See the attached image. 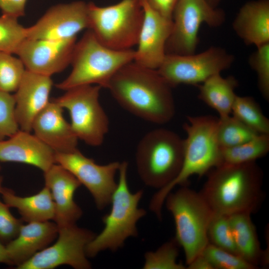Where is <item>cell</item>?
Wrapping results in <instances>:
<instances>
[{
    "label": "cell",
    "instance_id": "obj_1",
    "mask_svg": "<svg viewBox=\"0 0 269 269\" xmlns=\"http://www.w3.org/2000/svg\"><path fill=\"white\" fill-rule=\"evenodd\" d=\"M106 88L120 106L145 121L163 125L175 115L172 87L157 70L133 61L118 71Z\"/></svg>",
    "mask_w": 269,
    "mask_h": 269
},
{
    "label": "cell",
    "instance_id": "obj_17",
    "mask_svg": "<svg viewBox=\"0 0 269 269\" xmlns=\"http://www.w3.org/2000/svg\"><path fill=\"white\" fill-rule=\"evenodd\" d=\"M52 84L50 76L25 70L14 95L15 117L20 130L31 132L35 118L50 102Z\"/></svg>",
    "mask_w": 269,
    "mask_h": 269
},
{
    "label": "cell",
    "instance_id": "obj_41",
    "mask_svg": "<svg viewBox=\"0 0 269 269\" xmlns=\"http://www.w3.org/2000/svg\"><path fill=\"white\" fill-rule=\"evenodd\" d=\"M213 7H217L221 0H206Z\"/></svg>",
    "mask_w": 269,
    "mask_h": 269
},
{
    "label": "cell",
    "instance_id": "obj_39",
    "mask_svg": "<svg viewBox=\"0 0 269 269\" xmlns=\"http://www.w3.org/2000/svg\"><path fill=\"white\" fill-rule=\"evenodd\" d=\"M188 269H214L213 266L202 254L196 257L187 265Z\"/></svg>",
    "mask_w": 269,
    "mask_h": 269
},
{
    "label": "cell",
    "instance_id": "obj_23",
    "mask_svg": "<svg viewBox=\"0 0 269 269\" xmlns=\"http://www.w3.org/2000/svg\"><path fill=\"white\" fill-rule=\"evenodd\" d=\"M251 214L242 213L229 216L238 255L259 268L269 264L267 251L263 250Z\"/></svg>",
    "mask_w": 269,
    "mask_h": 269
},
{
    "label": "cell",
    "instance_id": "obj_27",
    "mask_svg": "<svg viewBox=\"0 0 269 269\" xmlns=\"http://www.w3.org/2000/svg\"><path fill=\"white\" fill-rule=\"evenodd\" d=\"M231 114L257 133L269 134V120L253 97L237 95Z\"/></svg>",
    "mask_w": 269,
    "mask_h": 269
},
{
    "label": "cell",
    "instance_id": "obj_12",
    "mask_svg": "<svg viewBox=\"0 0 269 269\" xmlns=\"http://www.w3.org/2000/svg\"><path fill=\"white\" fill-rule=\"evenodd\" d=\"M95 235L74 224L58 229V239L52 246L39 251L17 269H52L67 265L76 269L91 268L85 248Z\"/></svg>",
    "mask_w": 269,
    "mask_h": 269
},
{
    "label": "cell",
    "instance_id": "obj_24",
    "mask_svg": "<svg viewBox=\"0 0 269 269\" xmlns=\"http://www.w3.org/2000/svg\"><path fill=\"white\" fill-rule=\"evenodd\" d=\"M0 193L4 203L9 207L16 208L27 223L54 220L55 205L50 189L46 186L38 193L30 196L20 197L12 190L2 187Z\"/></svg>",
    "mask_w": 269,
    "mask_h": 269
},
{
    "label": "cell",
    "instance_id": "obj_28",
    "mask_svg": "<svg viewBox=\"0 0 269 269\" xmlns=\"http://www.w3.org/2000/svg\"><path fill=\"white\" fill-rule=\"evenodd\" d=\"M259 134L231 115L218 118L217 139L220 148L242 144Z\"/></svg>",
    "mask_w": 269,
    "mask_h": 269
},
{
    "label": "cell",
    "instance_id": "obj_11",
    "mask_svg": "<svg viewBox=\"0 0 269 269\" xmlns=\"http://www.w3.org/2000/svg\"><path fill=\"white\" fill-rule=\"evenodd\" d=\"M234 60L223 48L213 46L198 54H166L157 70L172 88L180 84L198 86L229 68Z\"/></svg>",
    "mask_w": 269,
    "mask_h": 269
},
{
    "label": "cell",
    "instance_id": "obj_34",
    "mask_svg": "<svg viewBox=\"0 0 269 269\" xmlns=\"http://www.w3.org/2000/svg\"><path fill=\"white\" fill-rule=\"evenodd\" d=\"M248 62L255 71L259 89L263 97L269 100V43L257 47L250 56Z\"/></svg>",
    "mask_w": 269,
    "mask_h": 269
},
{
    "label": "cell",
    "instance_id": "obj_15",
    "mask_svg": "<svg viewBox=\"0 0 269 269\" xmlns=\"http://www.w3.org/2000/svg\"><path fill=\"white\" fill-rule=\"evenodd\" d=\"M76 37L61 40L26 39L16 54L26 70L51 76L71 63Z\"/></svg>",
    "mask_w": 269,
    "mask_h": 269
},
{
    "label": "cell",
    "instance_id": "obj_10",
    "mask_svg": "<svg viewBox=\"0 0 269 269\" xmlns=\"http://www.w3.org/2000/svg\"><path fill=\"white\" fill-rule=\"evenodd\" d=\"M225 19L223 10L212 6L206 0H179L172 15L173 28L166 44V54L194 53L201 25L219 27Z\"/></svg>",
    "mask_w": 269,
    "mask_h": 269
},
{
    "label": "cell",
    "instance_id": "obj_21",
    "mask_svg": "<svg viewBox=\"0 0 269 269\" xmlns=\"http://www.w3.org/2000/svg\"><path fill=\"white\" fill-rule=\"evenodd\" d=\"M58 234L55 223L49 221L22 224L17 236L5 246L10 265L17 267L46 248Z\"/></svg>",
    "mask_w": 269,
    "mask_h": 269
},
{
    "label": "cell",
    "instance_id": "obj_26",
    "mask_svg": "<svg viewBox=\"0 0 269 269\" xmlns=\"http://www.w3.org/2000/svg\"><path fill=\"white\" fill-rule=\"evenodd\" d=\"M220 148L221 163L240 164L255 162L269 151V134H259L242 144Z\"/></svg>",
    "mask_w": 269,
    "mask_h": 269
},
{
    "label": "cell",
    "instance_id": "obj_30",
    "mask_svg": "<svg viewBox=\"0 0 269 269\" xmlns=\"http://www.w3.org/2000/svg\"><path fill=\"white\" fill-rule=\"evenodd\" d=\"M179 245L174 238L168 241L154 252H147L144 255L143 269H185L186 267L178 263Z\"/></svg>",
    "mask_w": 269,
    "mask_h": 269
},
{
    "label": "cell",
    "instance_id": "obj_32",
    "mask_svg": "<svg viewBox=\"0 0 269 269\" xmlns=\"http://www.w3.org/2000/svg\"><path fill=\"white\" fill-rule=\"evenodd\" d=\"M25 70L19 58L0 52V91L9 93L15 92Z\"/></svg>",
    "mask_w": 269,
    "mask_h": 269
},
{
    "label": "cell",
    "instance_id": "obj_2",
    "mask_svg": "<svg viewBox=\"0 0 269 269\" xmlns=\"http://www.w3.org/2000/svg\"><path fill=\"white\" fill-rule=\"evenodd\" d=\"M207 174L200 192L214 212L230 216L259 210L264 199V175L256 161L222 164Z\"/></svg>",
    "mask_w": 269,
    "mask_h": 269
},
{
    "label": "cell",
    "instance_id": "obj_9",
    "mask_svg": "<svg viewBox=\"0 0 269 269\" xmlns=\"http://www.w3.org/2000/svg\"><path fill=\"white\" fill-rule=\"evenodd\" d=\"M101 88L95 85L77 86L53 99L68 111L78 139L93 146L103 143L109 129L108 117L99 100Z\"/></svg>",
    "mask_w": 269,
    "mask_h": 269
},
{
    "label": "cell",
    "instance_id": "obj_14",
    "mask_svg": "<svg viewBox=\"0 0 269 269\" xmlns=\"http://www.w3.org/2000/svg\"><path fill=\"white\" fill-rule=\"evenodd\" d=\"M89 28L88 3L75 1L50 7L33 25L26 27L31 39L61 40L76 37Z\"/></svg>",
    "mask_w": 269,
    "mask_h": 269
},
{
    "label": "cell",
    "instance_id": "obj_29",
    "mask_svg": "<svg viewBox=\"0 0 269 269\" xmlns=\"http://www.w3.org/2000/svg\"><path fill=\"white\" fill-rule=\"evenodd\" d=\"M17 19L5 14L0 16V52L16 54L27 39L26 28L19 23Z\"/></svg>",
    "mask_w": 269,
    "mask_h": 269
},
{
    "label": "cell",
    "instance_id": "obj_31",
    "mask_svg": "<svg viewBox=\"0 0 269 269\" xmlns=\"http://www.w3.org/2000/svg\"><path fill=\"white\" fill-rule=\"evenodd\" d=\"M207 235L209 243L238 255L229 216L214 212L208 226Z\"/></svg>",
    "mask_w": 269,
    "mask_h": 269
},
{
    "label": "cell",
    "instance_id": "obj_6",
    "mask_svg": "<svg viewBox=\"0 0 269 269\" xmlns=\"http://www.w3.org/2000/svg\"><path fill=\"white\" fill-rule=\"evenodd\" d=\"M184 156V139L164 128L151 130L139 140L136 148L137 171L142 182L160 189L179 174Z\"/></svg>",
    "mask_w": 269,
    "mask_h": 269
},
{
    "label": "cell",
    "instance_id": "obj_5",
    "mask_svg": "<svg viewBox=\"0 0 269 269\" xmlns=\"http://www.w3.org/2000/svg\"><path fill=\"white\" fill-rule=\"evenodd\" d=\"M128 167L127 162L121 163L119 182L111 199V210L102 217L105 225L103 230L86 246L87 257H94L106 250L116 251L123 247L127 239L138 235L136 223L146 214L144 209L138 208L143 191H130L127 179Z\"/></svg>",
    "mask_w": 269,
    "mask_h": 269
},
{
    "label": "cell",
    "instance_id": "obj_38",
    "mask_svg": "<svg viewBox=\"0 0 269 269\" xmlns=\"http://www.w3.org/2000/svg\"><path fill=\"white\" fill-rule=\"evenodd\" d=\"M147 4L161 15L172 19V15L179 0H144Z\"/></svg>",
    "mask_w": 269,
    "mask_h": 269
},
{
    "label": "cell",
    "instance_id": "obj_22",
    "mask_svg": "<svg viewBox=\"0 0 269 269\" xmlns=\"http://www.w3.org/2000/svg\"><path fill=\"white\" fill-rule=\"evenodd\" d=\"M233 28L246 45L258 47L269 43V0L244 4L233 22Z\"/></svg>",
    "mask_w": 269,
    "mask_h": 269
},
{
    "label": "cell",
    "instance_id": "obj_37",
    "mask_svg": "<svg viewBox=\"0 0 269 269\" xmlns=\"http://www.w3.org/2000/svg\"><path fill=\"white\" fill-rule=\"evenodd\" d=\"M27 0H0V9L2 14L17 18L25 14Z\"/></svg>",
    "mask_w": 269,
    "mask_h": 269
},
{
    "label": "cell",
    "instance_id": "obj_19",
    "mask_svg": "<svg viewBox=\"0 0 269 269\" xmlns=\"http://www.w3.org/2000/svg\"><path fill=\"white\" fill-rule=\"evenodd\" d=\"M63 108L53 99L36 117L32 131L55 153H67L76 149L78 139L64 118Z\"/></svg>",
    "mask_w": 269,
    "mask_h": 269
},
{
    "label": "cell",
    "instance_id": "obj_20",
    "mask_svg": "<svg viewBox=\"0 0 269 269\" xmlns=\"http://www.w3.org/2000/svg\"><path fill=\"white\" fill-rule=\"evenodd\" d=\"M0 161L23 163L43 171L56 163L55 152L30 132L18 130L0 140Z\"/></svg>",
    "mask_w": 269,
    "mask_h": 269
},
{
    "label": "cell",
    "instance_id": "obj_13",
    "mask_svg": "<svg viewBox=\"0 0 269 269\" xmlns=\"http://www.w3.org/2000/svg\"><path fill=\"white\" fill-rule=\"evenodd\" d=\"M55 160L87 188L98 209H104L111 203L118 185L115 176L120 162L100 165L85 156L78 148L70 152L55 153Z\"/></svg>",
    "mask_w": 269,
    "mask_h": 269
},
{
    "label": "cell",
    "instance_id": "obj_36",
    "mask_svg": "<svg viewBox=\"0 0 269 269\" xmlns=\"http://www.w3.org/2000/svg\"><path fill=\"white\" fill-rule=\"evenodd\" d=\"M9 207L0 200V241L6 244L18 235L22 220L14 217Z\"/></svg>",
    "mask_w": 269,
    "mask_h": 269
},
{
    "label": "cell",
    "instance_id": "obj_16",
    "mask_svg": "<svg viewBox=\"0 0 269 269\" xmlns=\"http://www.w3.org/2000/svg\"><path fill=\"white\" fill-rule=\"evenodd\" d=\"M140 0L143 19L134 61L142 66L157 70L166 55L165 46L172 30L173 21L152 9L144 0Z\"/></svg>",
    "mask_w": 269,
    "mask_h": 269
},
{
    "label": "cell",
    "instance_id": "obj_40",
    "mask_svg": "<svg viewBox=\"0 0 269 269\" xmlns=\"http://www.w3.org/2000/svg\"><path fill=\"white\" fill-rule=\"evenodd\" d=\"M0 263L10 265L9 260L7 255L5 246L0 242Z\"/></svg>",
    "mask_w": 269,
    "mask_h": 269
},
{
    "label": "cell",
    "instance_id": "obj_4",
    "mask_svg": "<svg viewBox=\"0 0 269 269\" xmlns=\"http://www.w3.org/2000/svg\"><path fill=\"white\" fill-rule=\"evenodd\" d=\"M134 56L135 50H118L106 46L88 29L75 44L70 74L56 87L65 91L89 85L106 88L118 71L133 61Z\"/></svg>",
    "mask_w": 269,
    "mask_h": 269
},
{
    "label": "cell",
    "instance_id": "obj_18",
    "mask_svg": "<svg viewBox=\"0 0 269 269\" xmlns=\"http://www.w3.org/2000/svg\"><path fill=\"white\" fill-rule=\"evenodd\" d=\"M45 186L50 190L55 205L54 220L58 229L76 224L82 210L74 200L76 190L81 186L79 180L58 163L44 172Z\"/></svg>",
    "mask_w": 269,
    "mask_h": 269
},
{
    "label": "cell",
    "instance_id": "obj_7",
    "mask_svg": "<svg viewBox=\"0 0 269 269\" xmlns=\"http://www.w3.org/2000/svg\"><path fill=\"white\" fill-rule=\"evenodd\" d=\"M164 203L173 217L174 239L184 252L187 265L209 244L208 228L214 212L200 191L187 185L170 192Z\"/></svg>",
    "mask_w": 269,
    "mask_h": 269
},
{
    "label": "cell",
    "instance_id": "obj_25",
    "mask_svg": "<svg viewBox=\"0 0 269 269\" xmlns=\"http://www.w3.org/2000/svg\"><path fill=\"white\" fill-rule=\"evenodd\" d=\"M238 81L233 76L223 77L215 74L198 85V98L215 110L219 117L231 114L233 104L237 96L235 90Z\"/></svg>",
    "mask_w": 269,
    "mask_h": 269
},
{
    "label": "cell",
    "instance_id": "obj_43",
    "mask_svg": "<svg viewBox=\"0 0 269 269\" xmlns=\"http://www.w3.org/2000/svg\"></svg>",
    "mask_w": 269,
    "mask_h": 269
},
{
    "label": "cell",
    "instance_id": "obj_8",
    "mask_svg": "<svg viewBox=\"0 0 269 269\" xmlns=\"http://www.w3.org/2000/svg\"><path fill=\"white\" fill-rule=\"evenodd\" d=\"M89 29L106 46L132 49L137 44L143 19L140 0H122L107 6L88 3Z\"/></svg>",
    "mask_w": 269,
    "mask_h": 269
},
{
    "label": "cell",
    "instance_id": "obj_3",
    "mask_svg": "<svg viewBox=\"0 0 269 269\" xmlns=\"http://www.w3.org/2000/svg\"><path fill=\"white\" fill-rule=\"evenodd\" d=\"M183 125L186 137L184 139V156L177 177L152 197L149 209L158 219L162 218V209L167 195L176 186H186L190 177L207 174L221 165L220 148L217 139L218 118L205 115L188 116Z\"/></svg>",
    "mask_w": 269,
    "mask_h": 269
},
{
    "label": "cell",
    "instance_id": "obj_42",
    "mask_svg": "<svg viewBox=\"0 0 269 269\" xmlns=\"http://www.w3.org/2000/svg\"><path fill=\"white\" fill-rule=\"evenodd\" d=\"M2 182V177L1 175H0V192L2 188L1 184Z\"/></svg>",
    "mask_w": 269,
    "mask_h": 269
},
{
    "label": "cell",
    "instance_id": "obj_35",
    "mask_svg": "<svg viewBox=\"0 0 269 269\" xmlns=\"http://www.w3.org/2000/svg\"><path fill=\"white\" fill-rule=\"evenodd\" d=\"M14 95L0 91V140L20 130L15 114Z\"/></svg>",
    "mask_w": 269,
    "mask_h": 269
},
{
    "label": "cell",
    "instance_id": "obj_33",
    "mask_svg": "<svg viewBox=\"0 0 269 269\" xmlns=\"http://www.w3.org/2000/svg\"><path fill=\"white\" fill-rule=\"evenodd\" d=\"M209 261L214 269H256L240 256L209 244L201 253Z\"/></svg>",
    "mask_w": 269,
    "mask_h": 269
}]
</instances>
